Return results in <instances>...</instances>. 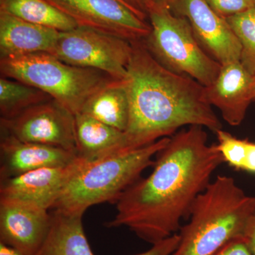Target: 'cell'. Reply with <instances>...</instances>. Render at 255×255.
<instances>
[{"mask_svg": "<svg viewBox=\"0 0 255 255\" xmlns=\"http://www.w3.org/2000/svg\"><path fill=\"white\" fill-rule=\"evenodd\" d=\"M205 129L190 126L172 135L155 156L152 172L124 191L116 202L117 214L105 226L128 228L151 245L179 233L224 162L217 144H208Z\"/></svg>", "mask_w": 255, "mask_h": 255, "instance_id": "1", "label": "cell"}, {"mask_svg": "<svg viewBox=\"0 0 255 255\" xmlns=\"http://www.w3.org/2000/svg\"><path fill=\"white\" fill-rule=\"evenodd\" d=\"M132 44L126 78L129 119L124 152L171 137L186 126H201L214 132L222 129L206 100L204 86L164 68L151 54L144 40Z\"/></svg>", "mask_w": 255, "mask_h": 255, "instance_id": "2", "label": "cell"}, {"mask_svg": "<svg viewBox=\"0 0 255 255\" xmlns=\"http://www.w3.org/2000/svg\"><path fill=\"white\" fill-rule=\"evenodd\" d=\"M255 214V196L247 195L233 177L217 176L194 201L172 255H212L231 242L245 241Z\"/></svg>", "mask_w": 255, "mask_h": 255, "instance_id": "3", "label": "cell"}, {"mask_svg": "<svg viewBox=\"0 0 255 255\" xmlns=\"http://www.w3.org/2000/svg\"><path fill=\"white\" fill-rule=\"evenodd\" d=\"M169 138L87 160L69 182L53 209L84 215L92 206L105 202L115 204L124 191L141 178L143 171L153 166L154 157Z\"/></svg>", "mask_w": 255, "mask_h": 255, "instance_id": "4", "label": "cell"}, {"mask_svg": "<svg viewBox=\"0 0 255 255\" xmlns=\"http://www.w3.org/2000/svg\"><path fill=\"white\" fill-rule=\"evenodd\" d=\"M1 77L41 90L75 115L95 92L115 79L100 70L75 66L48 53L0 58Z\"/></svg>", "mask_w": 255, "mask_h": 255, "instance_id": "5", "label": "cell"}, {"mask_svg": "<svg viewBox=\"0 0 255 255\" xmlns=\"http://www.w3.org/2000/svg\"><path fill=\"white\" fill-rule=\"evenodd\" d=\"M147 13L151 31L144 42L152 56L174 73L187 75L203 86L211 85L221 64L203 49L187 18L155 3L147 4Z\"/></svg>", "mask_w": 255, "mask_h": 255, "instance_id": "6", "label": "cell"}, {"mask_svg": "<svg viewBox=\"0 0 255 255\" xmlns=\"http://www.w3.org/2000/svg\"><path fill=\"white\" fill-rule=\"evenodd\" d=\"M132 52V41L78 27L60 32L51 55L75 66L95 69L115 80H125Z\"/></svg>", "mask_w": 255, "mask_h": 255, "instance_id": "7", "label": "cell"}, {"mask_svg": "<svg viewBox=\"0 0 255 255\" xmlns=\"http://www.w3.org/2000/svg\"><path fill=\"white\" fill-rule=\"evenodd\" d=\"M72 18L78 27L90 28L130 41L145 40L151 26L119 0H45Z\"/></svg>", "mask_w": 255, "mask_h": 255, "instance_id": "8", "label": "cell"}, {"mask_svg": "<svg viewBox=\"0 0 255 255\" xmlns=\"http://www.w3.org/2000/svg\"><path fill=\"white\" fill-rule=\"evenodd\" d=\"M1 134L21 141L54 146L77 154L75 115L56 101H47L11 119H0Z\"/></svg>", "mask_w": 255, "mask_h": 255, "instance_id": "9", "label": "cell"}, {"mask_svg": "<svg viewBox=\"0 0 255 255\" xmlns=\"http://www.w3.org/2000/svg\"><path fill=\"white\" fill-rule=\"evenodd\" d=\"M169 7L174 14L187 18L199 44L216 61L221 65L240 61L239 39L205 0H171Z\"/></svg>", "mask_w": 255, "mask_h": 255, "instance_id": "10", "label": "cell"}, {"mask_svg": "<svg viewBox=\"0 0 255 255\" xmlns=\"http://www.w3.org/2000/svg\"><path fill=\"white\" fill-rule=\"evenodd\" d=\"M48 210L17 199L0 198V242L26 255H34L51 226Z\"/></svg>", "mask_w": 255, "mask_h": 255, "instance_id": "11", "label": "cell"}, {"mask_svg": "<svg viewBox=\"0 0 255 255\" xmlns=\"http://www.w3.org/2000/svg\"><path fill=\"white\" fill-rule=\"evenodd\" d=\"M87 161L79 157L66 167H44L1 179L0 198L17 199L53 209L69 182Z\"/></svg>", "mask_w": 255, "mask_h": 255, "instance_id": "12", "label": "cell"}, {"mask_svg": "<svg viewBox=\"0 0 255 255\" xmlns=\"http://www.w3.org/2000/svg\"><path fill=\"white\" fill-rule=\"evenodd\" d=\"M75 152L54 146L21 141L1 134L0 179L44 167H66L78 158Z\"/></svg>", "mask_w": 255, "mask_h": 255, "instance_id": "13", "label": "cell"}, {"mask_svg": "<svg viewBox=\"0 0 255 255\" xmlns=\"http://www.w3.org/2000/svg\"><path fill=\"white\" fill-rule=\"evenodd\" d=\"M254 82L241 62L223 64L216 80L209 86L204 87L206 100L221 112L226 123L237 127L244 120L253 102L251 91Z\"/></svg>", "mask_w": 255, "mask_h": 255, "instance_id": "14", "label": "cell"}, {"mask_svg": "<svg viewBox=\"0 0 255 255\" xmlns=\"http://www.w3.org/2000/svg\"><path fill=\"white\" fill-rule=\"evenodd\" d=\"M60 32L0 11V58L52 54Z\"/></svg>", "mask_w": 255, "mask_h": 255, "instance_id": "15", "label": "cell"}, {"mask_svg": "<svg viewBox=\"0 0 255 255\" xmlns=\"http://www.w3.org/2000/svg\"><path fill=\"white\" fill-rule=\"evenodd\" d=\"M77 155L87 160L123 152L125 134L83 113L75 115Z\"/></svg>", "mask_w": 255, "mask_h": 255, "instance_id": "16", "label": "cell"}, {"mask_svg": "<svg viewBox=\"0 0 255 255\" xmlns=\"http://www.w3.org/2000/svg\"><path fill=\"white\" fill-rule=\"evenodd\" d=\"M48 236L34 255H95L82 224L83 215L54 210Z\"/></svg>", "mask_w": 255, "mask_h": 255, "instance_id": "17", "label": "cell"}, {"mask_svg": "<svg viewBox=\"0 0 255 255\" xmlns=\"http://www.w3.org/2000/svg\"><path fill=\"white\" fill-rule=\"evenodd\" d=\"M80 113L125 132L129 119V98L125 80H114L87 101Z\"/></svg>", "mask_w": 255, "mask_h": 255, "instance_id": "18", "label": "cell"}, {"mask_svg": "<svg viewBox=\"0 0 255 255\" xmlns=\"http://www.w3.org/2000/svg\"><path fill=\"white\" fill-rule=\"evenodd\" d=\"M0 11L58 31L78 27L72 18L45 0H0Z\"/></svg>", "mask_w": 255, "mask_h": 255, "instance_id": "19", "label": "cell"}, {"mask_svg": "<svg viewBox=\"0 0 255 255\" xmlns=\"http://www.w3.org/2000/svg\"><path fill=\"white\" fill-rule=\"evenodd\" d=\"M52 100L36 87L14 79L0 78V114L1 119H11L33 106Z\"/></svg>", "mask_w": 255, "mask_h": 255, "instance_id": "20", "label": "cell"}, {"mask_svg": "<svg viewBox=\"0 0 255 255\" xmlns=\"http://www.w3.org/2000/svg\"><path fill=\"white\" fill-rule=\"evenodd\" d=\"M217 147L224 162L237 171L255 174V143L239 139L225 130L216 132Z\"/></svg>", "mask_w": 255, "mask_h": 255, "instance_id": "21", "label": "cell"}, {"mask_svg": "<svg viewBox=\"0 0 255 255\" xmlns=\"http://www.w3.org/2000/svg\"><path fill=\"white\" fill-rule=\"evenodd\" d=\"M226 21L241 43L240 62L255 82V7L226 18Z\"/></svg>", "mask_w": 255, "mask_h": 255, "instance_id": "22", "label": "cell"}, {"mask_svg": "<svg viewBox=\"0 0 255 255\" xmlns=\"http://www.w3.org/2000/svg\"><path fill=\"white\" fill-rule=\"evenodd\" d=\"M215 12L221 18L231 17L255 7L252 0H205Z\"/></svg>", "mask_w": 255, "mask_h": 255, "instance_id": "23", "label": "cell"}, {"mask_svg": "<svg viewBox=\"0 0 255 255\" xmlns=\"http://www.w3.org/2000/svg\"><path fill=\"white\" fill-rule=\"evenodd\" d=\"M179 241V233H176L152 245V248L148 251L135 255H172L177 250Z\"/></svg>", "mask_w": 255, "mask_h": 255, "instance_id": "24", "label": "cell"}, {"mask_svg": "<svg viewBox=\"0 0 255 255\" xmlns=\"http://www.w3.org/2000/svg\"><path fill=\"white\" fill-rule=\"evenodd\" d=\"M212 255H253L244 240L228 243Z\"/></svg>", "mask_w": 255, "mask_h": 255, "instance_id": "25", "label": "cell"}, {"mask_svg": "<svg viewBox=\"0 0 255 255\" xmlns=\"http://www.w3.org/2000/svg\"><path fill=\"white\" fill-rule=\"evenodd\" d=\"M245 241L249 248L250 251H251L252 254L255 255V214L250 221Z\"/></svg>", "mask_w": 255, "mask_h": 255, "instance_id": "26", "label": "cell"}, {"mask_svg": "<svg viewBox=\"0 0 255 255\" xmlns=\"http://www.w3.org/2000/svg\"><path fill=\"white\" fill-rule=\"evenodd\" d=\"M139 14L148 19L147 13V0H125Z\"/></svg>", "mask_w": 255, "mask_h": 255, "instance_id": "27", "label": "cell"}, {"mask_svg": "<svg viewBox=\"0 0 255 255\" xmlns=\"http://www.w3.org/2000/svg\"><path fill=\"white\" fill-rule=\"evenodd\" d=\"M0 255H26L12 247L0 242Z\"/></svg>", "mask_w": 255, "mask_h": 255, "instance_id": "28", "label": "cell"}, {"mask_svg": "<svg viewBox=\"0 0 255 255\" xmlns=\"http://www.w3.org/2000/svg\"><path fill=\"white\" fill-rule=\"evenodd\" d=\"M170 1L171 0H147V4L150 2L155 3V4L164 5V6H167L169 7V4Z\"/></svg>", "mask_w": 255, "mask_h": 255, "instance_id": "29", "label": "cell"}, {"mask_svg": "<svg viewBox=\"0 0 255 255\" xmlns=\"http://www.w3.org/2000/svg\"><path fill=\"white\" fill-rule=\"evenodd\" d=\"M251 97L253 102L255 101V82L253 84L251 87Z\"/></svg>", "mask_w": 255, "mask_h": 255, "instance_id": "30", "label": "cell"}, {"mask_svg": "<svg viewBox=\"0 0 255 255\" xmlns=\"http://www.w3.org/2000/svg\"><path fill=\"white\" fill-rule=\"evenodd\" d=\"M119 1H122V2L124 3V4H127V5H128V6H130V8H132V9H133V10H134V11H135V9H133V8L131 7V6H130V5H129L128 4V3L127 2V1H125V0H119ZM136 11V12L137 13V14H139V13H138V12H137V11ZM140 16H142V17L145 18V17H144V16H142L141 14H140Z\"/></svg>", "mask_w": 255, "mask_h": 255, "instance_id": "31", "label": "cell"}, {"mask_svg": "<svg viewBox=\"0 0 255 255\" xmlns=\"http://www.w3.org/2000/svg\"><path fill=\"white\" fill-rule=\"evenodd\" d=\"M252 1H253V2H254V4H255V0H252Z\"/></svg>", "mask_w": 255, "mask_h": 255, "instance_id": "32", "label": "cell"}]
</instances>
